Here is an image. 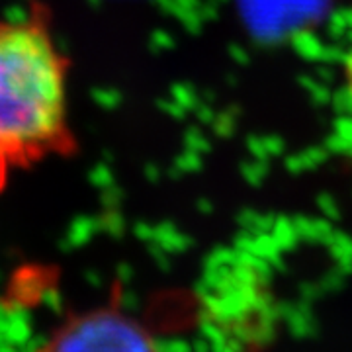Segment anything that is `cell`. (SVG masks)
Masks as SVG:
<instances>
[{"label":"cell","mask_w":352,"mask_h":352,"mask_svg":"<svg viewBox=\"0 0 352 352\" xmlns=\"http://www.w3.org/2000/svg\"><path fill=\"white\" fill-rule=\"evenodd\" d=\"M76 149L71 61L47 14L0 18V194L18 175Z\"/></svg>","instance_id":"obj_1"},{"label":"cell","mask_w":352,"mask_h":352,"mask_svg":"<svg viewBox=\"0 0 352 352\" xmlns=\"http://www.w3.org/2000/svg\"><path fill=\"white\" fill-rule=\"evenodd\" d=\"M47 352H159L153 339L126 315L102 309L67 323Z\"/></svg>","instance_id":"obj_2"},{"label":"cell","mask_w":352,"mask_h":352,"mask_svg":"<svg viewBox=\"0 0 352 352\" xmlns=\"http://www.w3.org/2000/svg\"><path fill=\"white\" fill-rule=\"evenodd\" d=\"M342 69H344V88H346V94H349V98L352 102V47L344 57Z\"/></svg>","instance_id":"obj_3"}]
</instances>
